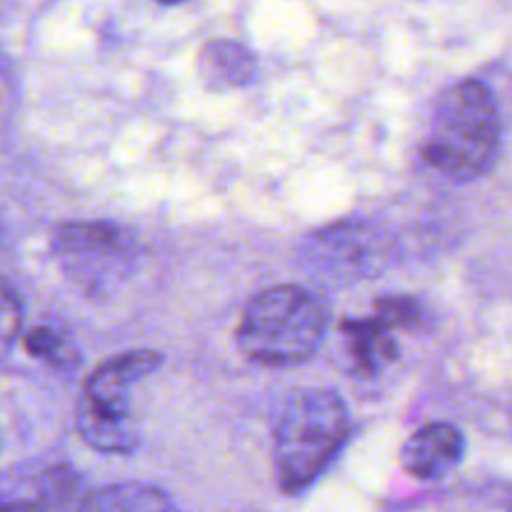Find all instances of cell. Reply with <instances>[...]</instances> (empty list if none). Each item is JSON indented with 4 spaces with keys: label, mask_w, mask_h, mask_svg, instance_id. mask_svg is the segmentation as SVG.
<instances>
[{
    "label": "cell",
    "mask_w": 512,
    "mask_h": 512,
    "mask_svg": "<svg viewBox=\"0 0 512 512\" xmlns=\"http://www.w3.org/2000/svg\"><path fill=\"white\" fill-rule=\"evenodd\" d=\"M500 133L493 93L478 80H463L440 95L423 140V158L445 178L475 180L498 160Z\"/></svg>",
    "instance_id": "cell-1"
},
{
    "label": "cell",
    "mask_w": 512,
    "mask_h": 512,
    "mask_svg": "<svg viewBox=\"0 0 512 512\" xmlns=\"http://www.w3.org/2000/svg\"><path fill=\"white\" fill-rule=\"evenodd\" d=\"M350 433L348 405L333 390H300L285 400L273 433L275 478L285 493L308 488Z\"/></svg>",
    "instance_id": "cell-2"
},
{
    "label": "cell",
    "mask_w": 512,
    "mask_h": 512,
    "mask_svg": "<svg viewBox=\"0 0 512 512\" xmlns=\"http://www.w3.org/2000/svg\"><path fill=\"white\" fill-rule=\"evenodd\" d=\"M328 330V308L300 285H275L255 295L238 328L245 358L265 368L305 363L320 348Z\"/></svg>",
    "instance_id": "cell-3"
},
{
    "label": "cell",
    "mask_w": 512,
    "mask_h": 512,
    "mask_svg": "<svg viewBox=\"0 0 512 512\" xmlns=\"http://www.w3.org/2000/svg\"><path fill=\"white\" fill-rule=\"evenodd\" d=\"M155 350L115 355L93 370L78 408L80 438L100 453H130L138 445L133 415V388L160 368Z\"/></svg>",
    "instance_id": "cell-4"
},
{
    "label": "cell",
    "mask_w": 512,
    "mask_h": 512,
    "mask_svg": "<svg viewBox=\"0 0 512 512\" xmlns=\"http://www.w3.org/2000/svg\"><path fill=\"white\" fill-rule=\"evenodd\" d=\"M53 255L65 278L93 298L113 295L138 268L135 243L110 223L63 225L53 238Z\"/></svg>",
    "instance_id": "cell-5"
},
{
    "label": "cell",
    "mask_w": 512,
    "mask_h": 512,
    "mask_svg": "<svg viewBox=\"0 0 512 512\" xmlns=\"http://www.w3.org/2000/svg\"><path fill=\"white\" fill-rule=\"evenodd\" d=\"M465 453V440L448 423H430L415 430L403 448V468L418 480L445 478L458 468Z\"/></svg>",
    "instance_id": "cell-6"
},
{
    "label": "cell",
    "mask_w": 512,
    "mask_h": 512,
    "mask_svg": "<svg viewBox=\"0 0 512 512\" xmlns=\"http://www.w3.org/2000/svg\"><path fill=\"white\" fill-rule=\"evenodd\" d=\"M388 325L380 318H365V320H345L343 333L348 340V353L358 370L365 375L383 373L388 365L398 360L400 348L395 338L390 335Z\"/></svg>",
    "instance_id": "cell-7"
},
{
    "label": "cell",
    "mask_w": 512,
    "mask_h": 512,
    "mask_svg": "<svg viewBox=\"0 0 512 512\" xmlns=\"http://www.w3.org/2000/svg\"><path fill=\"white\" fill-rule=\"evenodd\" d=\"M78 512H180L158 488L140 483H115L85 495Z\"/></svg>",
    "instance_id": "cell-8"
},
{
    "label": "cell",
    "mask_w": 512,
    "mask_h": 512,
    "mask_svg": "<svg viewBox=\"0 0 512 512\" xmlns=\"http://www.w3.org/2000/svg\"><path fill=\"white\" fill-rule=\"evenodd\" d=\"M203 78L213 80V85H245L255 75V60L243 45L230 40H215L200 55Z\"/></svg>",
    "instance_id": "cell-9"
},
{
    "label": "cell",
    "mask_w": 512,
    "mask_h": 512,
    "mask_svg": "<svg viewBox=\"0 0 512 512\" xmlns=\"http://www.w3.org/2000/svg\"><path fill=\"white\" fill-rule=\"evenodd\" d=\"M25 348L30 355L45 360L53 368H75L78 365V353H75L73 343L68 340V335L58 328H48V325H40L33 328L25 335Z\"/></svg>",
    "instance_id": "cell-10"
},
{
    "label": "cell",
    "mask_w": 512,
    "mask_h": 512,
    "mask_svg": "<svg viewBox=\"0 0 512 512\" xmlns=\"http://www.w3.org/2000/svg\"><path fill=\"white\" fill-rule=\"evenodd\" d=\"M375 318H380L393 330L400 328L418 333L425 328L428 310L413 295H385V298L375 300Z\"/></svg>",
    "instance_id": "cell-11"
},
{
    "label": "cell",
    "mask_w": 512,
    "mask_h": 512,
    "mask_svg": "<svg viewBox=\"0 0 512 512\" xmlns=\"http://www.w3.org/2000/svg\"><path fill=\"white\" fill-rule=\"evenodd\" d=\"M3 335L5 345L15 338V323H20V305L15 303V293L10 288H5L3 293Z\"/></svg>",
    "instance_id": "cell-12"
},
{
    "label": "cell",
    "mask_w": 512,
    "mask_h": 512,
    "mask_svg": "<svg viewBox=\"0 0 512 512\" xmlns=\"http://www.w3.org/2000/svg\"><path fill=\"white\" fill-rule=\"evenodd\" d=\"M3 512H48L45 505L40 503H28V500H10L3 505Z\"/></svg>",
    "instance_id": "cell-13"
},
{
    "label": "cell",
    "mask_w": 512,
    "mask_h": 512,
    "mask_svg": "<svg viewBox=\"0 0 512 512\" xmlns=\"http://www.w3.org/2000/svg\"><path fill=\"white\" fill-rule=\"evenodd\" d=\"M158 3H168V5H173V3H183V0H158Z\"/></svg>",
    "instance_id": "cell-14"
}]
</instances>
